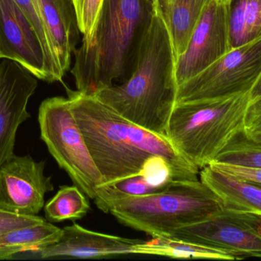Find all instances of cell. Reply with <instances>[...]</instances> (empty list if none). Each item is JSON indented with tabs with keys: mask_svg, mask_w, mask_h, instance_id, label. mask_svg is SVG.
I'll return each mask as SVG.
<instances>
[{
	"mask_svg": "<svg viewBox=\"0 0 261 261\" xmlns=\"http://www.w3.org/2000/svg\"><path fill=\"white\" fill-rule=\"evenodd\" d=\"M67 91L70 109L103 183L138 174L153 156L168 162L174 180H198L199 169L167 136L133 124L93 95Z\"/></svg>",
	"mask_w": 261,
	"mask_h": 261,
	"instance_id": "6da1fadb",
	"label": "cell"
},
{
	"mask_svg": "<svg viewBox=\"0 0 261 261\" xmlns=\"http://www.w3.org/2000/svg\"><path fill=\"white\" fill-rule=\"evenodd\" d=\"M156 14L155 0H103L91 35L73 52L77 90L94 95L129 79Z\"/></svg>",
	"mask_w": 261,
	"mask_h": 261,
	"instance_id": "7a4b0ae2",
	"label": "cell"
},
{
	"mask_svg": "<svg viewBox=\"0 0 261 261\" xmlns=\"http://www.w3.org/2000/svg\"><path fill=\"white\" fill-rule=\"evenodd\" d=\"M175 67L170 35L156 14L129 79L93 96L133 124L166 136L177 93Z\"/></svg>",
	"mask_w": 261,
	"mask_h": 261,
	"instance_id": "3957f363",
	"label": "cell"
},
{
	"mask_svg": "<svg viewBox=\"0 0 261 261\" xmlns=\"http://www.w3.org/2000/svg\"><path fill=\"white\" fill-rule=\"evenodd\" d=\"M249 93L175 104L166 136L199 170L208 167L244 132Z\"/></svg>",
	"mask_w": 261,
	"mask_h": 261,
	"instance_id": "277c9868",
	"label": "cell"
},
{
	"mask_svg": "<svg viewBox=\"0 0 261 261\" xmlns=\"http://www.w3.org/2000/svg\"><path fill=\"white\" fill-rule=\"evenodd\" d=\"M220 198L201 180H173L165 188L122 199L110 209L122 225L153 238L167 237L204 222L224 208Z\"/></svg>",
	"mask_w": 261,
	"mask_h": 261,
	"instance_id": "5b68a950",
	"label": "cell"
},
{
	"mask_svg": "<svg viewBox=\"0 0 261 261\" xmlns=\"http://www.w3.org/2000/svg\"><path fill=\"white\" fill-rule=\"evenodd\" d=\"M41 139L58 165L83 193L94 199L102 175L89 151L68 98L44 100L38 110Z\"/></svg>",
	"mask_w": 261,
	"mask_h": 261,
	"instance_id": "8992f818",
	"label": "cell"
},
{
	"mask_svg": "<svg viewBox=\"0 0 261 261\" xmlns=\"http://www.w3.org/2000/svg\"><path fill=\"white\" fill-rule=\"evenodd\" d=\"M260 75L261 37L231 49L179 85L175 104L248 93Z\"/></svg>",
	"mask_w": 261,
	"mask_h": 261,
	"instance_id": "52a82bcc",
	"label": "cell"
},
{
	"mask_svg": "<svg viewBox=\"0 0 261 261\" xmlns=\"http://www.w3.org/2000/svg\"><path fill=\"white\" fill-rule=\"evenodd\" d=\"M167 238L217 248L236 260L261 257V218L225 207L207 220L180 228Z\"/></svg>",
	"mask_w": 261,
	"mask_h": 261,
	"instance_id": "ba28073f",
	"label": "cell"
},
{
	"mask_svg": "<svg viewBox=\"0 0 261 261\" xmlns=\"http://www.w3.org/2000/svg\"><path fill=\"white\" fill-rule=\"evenodd\" d=\"M231 50L227 0H212L175 67L179 87Z\"/></svg>",
	"mask_w": 261,
	"mask_h": 261,
	"instance_id": "9c48e42d",
	"label": "cell"
},
{
	"mask_svg": "<svg viewBox=\"0 0 261 261\" xmlns=\"http://www.w3.org/2000/svg\"><path fill=\"white\" fill-rule=\"evenodd\" d=\"M0 47L2 58L16 61L41 81H58L39 35L14 0H0Z\"/></svg>",
	"mask_w": 261,
	"mask_h": 261,
	"instance_id": "30bf717a",
	"label": "cell"
},
{
	"mask_svg": "<svg viewBox=\"0 0 261 261\" xmlns=\"http://www.w3.org/2000/svg\"><path fill=\"white\" fill-rule=\"evenodd\" d=\"M45 162L31 156L9 158L0 167V208L35 216L44 207V197L54 190L51 177L44 174Z\"/></svg>",
	"mask_w": 261,
	"mask_h": 261,
	"instance_id": "8fae6325",
	"label": "cell"
},
{
	"mask_svg": "<svg viewBox=\"0 0 261 261\" xmlns=\"http://www.w3.org/2000/svg\"><path fill=\"white\" fill-rule=\"evenodd\" d=\"M38 87V78L16 61L0 64V167L14 155L20 125L31 114L27 107Z\"/></svg>",
	"mask_w": 261,
	"mask_h": 261,
	"instance_id": "7c38bea8",
	"label": "cell"
},
{
	"mask_svg": "<svg viewBox=\"0 0 261 261\" xmlns=\"http://www.w3.org/2000/svg\"><path fill=\"white\" fill-rule=\"evenodd\" d=\"M142 242L90 231L73 223L63 228L62 236L57 243L29 253L39 259H102L138 254V245Z\"/></svg>",
	"mask_w": 261,
	"mask_h": 261,
	"instance_id": "4fadbf2b",
	"label": "cell"
},
{
	"mask_svg": "<svg viewBox=\"0 0 261 261\" xmlns=\"http://www.w3.org/2000/svg\"><path fill=\"white\" fill-rule=\"evenodd\" d=\"M57 61L64 75L80 40L79 25L71 0H37Z\"/></svg>",
	"mask_w": 261,
	"mask_h": 261,
	"instance_id": "5bb4252c",
	"label": "cell"
},
{
	"mask_svg": "<svg viewBox=\"0 0 261 261\" xmlns=\"http://www.w3.org/2000/svg\"><path fill=\"white\" fill-rule=\"evenodd\" d=\"M212 0H155L156 13L171 40L176 61L185 52L204 11Z\"/></svg>",
	"mask_w": 261,
	"mask_h": 261,
	"instance_id": "9a60e30c",
	"label": "cell"
},
{
	"mask_svg": "<svg viewBox=\"0 0 261 261\" xmlns=\"http://www.w3.org/2000/svg\"><path fill=\"white\" fill-rule=\"evenodd\" d=\"M200 180L210 187L229 209L261 218V185L227 176L210 165L199 172Z\"/></svg>",
	"mask_w": 261,
	"mask_h": 261,
	"instance_id": "2e32d148",
	"label": "cell"
},
{
	"mask_svg": "<svg viewBox=\"0 0 261 261\" xmlns=\"http://www.w3.org/2000/svg\"><path fill=\"white\" fill-rule=\"evenodd\" d=\"M63 234V228L46 221L9 231L0 235V260L13 255L34 252L57 243Z\"/></svg>",
	"mask_w": 261,
	"mask_h": 261,
	"instance_id": "e0dca14e",
	"label": "cell"
},
{
	"mask_svg": "<svg viewBox=\"0 0 261 261\" xmlns=\"http://www.w3.org/2000/svg\"><path fill=\"white\" fill-rule=\"evenodd\" d=\"M138 255H154L170 258L208 259V260H236L226 251L177 240L167 237H155L149 242L138 245Z\"/></svg>",
	"mask_w": 261,
	"mask_h": 261,
	"instance_id": "ac0fdd59",
	"label": "cell"
},
{
	"mask_svg": "<svg viewBox=\"0 0 261 261\" xmlns=\"http://www.w3.org/2000/svg\"><path fill=\"white\" fill-rule=\"evenodd\" d=\"M231 49L261 37V0H227Z\"/></svg>",
	"mask_w": 261,
	"mask_h": 261,
	"instance_id": "d6986e66",
	"label": "cell"
},
{
	"mask_svg": "<svg viewBox=\"0 0 261 261\" xmlns=\"http://www.w3.org/2000/svg\"><path fill=\"white\" fill-rule=\"evenodd\" d=\"M167 185L159 187L152 185L142 173H139L108 183L101 184L97 187L93 200L99 210L104 213H110L113 205L122 199L152 194L164 189Z\"/></svg>",
	"mask_w": 261,
	"mask_h": 261,
	"instance_id": "ffe728a7",
	"label": "cell"
},
{
	"mask_svg": "<svg viewBox=\"0 0 261 261\" xmlns=\"http://www.w3.org/2000/svg\"><path fill=\"white\" fill-rule=\"evenodd\" d=\"M45 218L50 222L76 221L87 216L90 202L77 185H64L44 207Z\"/></svg>",
	"mask_w": 261,
	"mask_h": 261,
	"instance_id": "44dd1931",
	"label": "cell"
},
{
	"mask_svg": "<svg viewBox=\"0 0 261 261\" xmlns=\"http://www.w3.org/2000/svg\"><path fill=\"white\" fill-rule=\"evenodd\" d=\"M215 162L261 170V143L248 139L242 132L221 152Z\"/></svg>",
	"mask_w": 261,
	"mask_h": 261,
	"instance_id": "7402d4cb",
	"label": "cell"
},
{
	"mask_svg": "<svg viewBox=\"0 0 261 261\" xmlns=\"http://www.w3.org/2000/svg\"><path fill=\"white\" fill-rule=\"evenodd\" d=\"M14 1L19 6L20 9L22 10L31 23L33 25L34 28L36 30L38 35H39L40 39L44 45V50L47 54L49 61L56 73L58 82H62L64 74L61 70V67L57 61L56 57H55L48 32H47V29H46L44 21L41 18L38 2L37 0H14Z\"/></svg>",
	"mask_w": 261,
	"mask_h": 261,
	"instance_id": "603a6c76",
	"label": "cell"
},
{
	"mask_svg": "<svg viewBox=\"0 0 261 261\" xmlns=\"http://www.w3.org/2000/svg\"><path fill=\"white\" fill-rule=\"evenodd\" d=\"M77 17L80 31L84 38H88L93 32L103 0H71Z\"/></svg>",
	"mask_w": 261,
	"mask_h": 261,
	"instance_id": "cb8c5ba5",
	"label": "cell"
},
{
	"mask_svg": "<svg viewBox=\"0 0 261 261\" xmlns=\"http://www.w3.org/2000/svg\"><path fill=\"white\" fill-rule=\"evenodd\" d=\"M44 221L45 219L38 216H22L0 208V235L14 230L36 225Z\"/></svg>",
	"mask_w": 261,
	"mask_h": 261,
	"instance_id": "d4e9b609",
	"label": "cell"
},
{
	"mask_svg": "<svg viewBox=\"0 0 261 261\" xmlns=\"http://www.w3.org/2000/svg\"><path fill=\"white\" fill-rule=\"evenodd\" d=\"M244 133L246 137L261 143V98L251 101L244 123Z\"/></svg>",
	"mask_w": 261,
	"mask_h": 261,
	"instance_id": "484cf974",
	"label": "cell"
},
{
	"mask_svg": "<svg viewBox=\"0 0 261 261\" xmlns=\"http://www.w3.org/2000/svg\"><path fill=\"white\" fill-rule=\"evenodd\" d=\"M210 167L223 174L232 176L236 179L252 182V183L261 184L260 169L248 168V167L216 162H213V163L210 164Z\"/></svg>",
	"mask_w": 261,
	"mask_h": 261,
	"instance_id": "4316f807",
	"label": "cell"
},
{
	"mask_svg": "<svg viewBox=\"0 0 261 261\" xmlns=\"http://www.w3.org/2000/svg\"><path fill=\"white\" fill-rule=\"evenodd\" d=\"M250 101H253L261 98V75L260 78L257 80V82L254 84L253 88L249 93ZM250 101V102H251Z\"/></svg>",
	"mask_w": 261,
	"mask_h": 261,
	"instance_id": "83f0119b",
	"label": "cell"
},
{
	"mask_svg": "<svg viewBox=\"0 0 261 261\" xmlns=\"http://www.w3.org/2000/svg\"><path fill=\"white\" fill-rule=\"evenodd\" d=\"M0 58H2L1 47H0Z\"/></svg>",
	"mask_w": 261,
	"mask_h": 261,
	"instance_id": "f1b7e54d",
	"label": "cell"
},
{
	"mask_svg": "<svg viewBox=\"0 0 261 261\" xmlns=\"http://www.w3.org/2000/svg\"><path fill=\"white\" fill-rule=\"evenodd\" d=\"M257 184H259V183H257ZM260 185H261V184H260Z\"/></svg>",
	"mask_w": 261,
	"mask_h": 261,
	"instance_id": "f546056e",
	"label": "cell"
}]
</instances>
